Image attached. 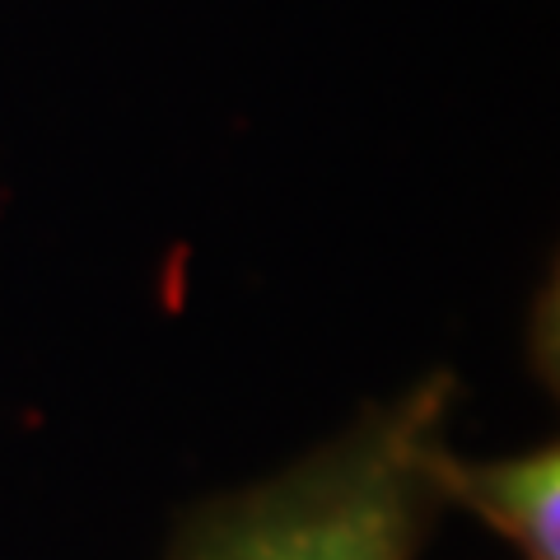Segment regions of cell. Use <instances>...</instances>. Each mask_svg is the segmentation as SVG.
I'll use <instances>...</instances> for the list:
<instances>
[{"instance_id": "7a4b0ae2", "label": "cell", "mask_w": 560, "mask_h": 560, "mask_svg": "<svg viewBox=\"0 0 560 560\" xmlns=\"http://www.w3.org/2000/svg\"><path fill=\"white\" fill-rule=\"evenodd\" d=\"M434 481L444 504L481 518L523 560H560V453L551 440L481 463L444 444L434 453Z\"/></svg>"}, {"instance_id": "6da1fadb", "label": "cell", "mask_w": 560, "mask_h": 560, "mask_svg": "<svg viewBox=\"0 0 560 560\" xmlns=\"http://www.w3.org/2000/svg\"><path fill=\"white\" fill-rule=\"evenodd\" d=\"M453 374L364 407L285 471L201 504L168 560H420L448 504L434 453L448 444Z\"/></svg>"}]
</instances>
